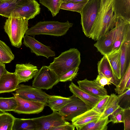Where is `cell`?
I'll return each mask as SVG.
<instances>
[{"label": "cell", "mask_w": 130, "mask_h": 130, "mask_svg": "<svg viewBox=\"0 0 130 130\" xmlns=\"http://www.w3.org/2000/svg\"><path fill=\"white\" fill-rule=\"evenodd\" d=\"M14 56L10 47L0 40V60L1 62L7 63L14 59Z\"/></svg>", "instance_id": "f1b7e54d"}, {"label": "cell", "mask_w": 130, "mask_h": 130, "mask_svg": "<svg viewBox=\"0 0 130 130\" xmlns=\"http://www.w3.org/2000/svg\"><path fill=\"white\" fill-rule=\"evenodd\" d=\"M0 63H1V61L0 60Z\"/></svg>", "instance_id": "f6af8a7d"}, {"label": "cell", "mask_w": 130, "mask_h": 130, "mask_svg": "<svg viewBox=\"0 0 130 130\" xmlns=\"http://www.w3.org/2000/svg\"><path fill=\"white\" fill-rule=\"evenodd\" d=\"M15 93L23 99L31 101L43 103L47 106L46 100L48 94L41 89L32 86L19 84Z\"/></svg>", "instance_id": "9c48e42d"}, {"label": "cell", "mask_w": 130, "mask_h": 130, "mask_svg": "<svg viewBox=\"0 0 130 130\" xmlns=\"http://www.w3.org/2000/svg\"><path fill=\"white\" fill-rule=\"evenodd\" d=\"M75 127L72 123L61 125L54 128L53 130H74Z\"/></svg>", "instance_id": "60d3db41"}, {"label": "cell", "mask_w": 130, "mask_h": 130, "mask_svg": "<svg viewBox=\"0 0 130 130\" xmlns=\"http://www.w3.org/2000/svg\"><path fill=\"white\" fill-rule=\"evenodd\" d=\"M98 73L102 74L107 78L111 79V83L116 86L119 83L115 78L110 63L105 55L103 56L97 63Z\"/></svg>", "instance_id": "603a6c76"}, {"label": "cell", "mask_w": 130, "mask_h": 130, "mask_svg": "<svg viewBox=\"0 0 130 130\" xmlns=\"http://www.w3.org/2000/svg\"><path fill=\"white\" fill-rule=\"evenodd\" d=\"M79 68V67L75 68L62 75L59 78V82L72 80L77 76Z\"/></svg>", "instance_id": "74e56055"}, {"label": "cell", "mask_w": 130, "mask_h": 130, "mask_svg": "<svg viewBox=\"0 0 130 130\" xmlns=\"http://www.w3.org/2000/svg\"><path fill=\"white\" fill-rule=\"evenodd\" d=\"M116 25L117 27V33L112 52L119 49L123 42L130 37V22L117 17Z\"/></svg>", "instance_id": "5bb4252c"}, {"label": "cell", "mask_w": 130, "mask_h": 130, "mask_svg": "<svg viewBox=\"0 0 130 130\" xmlns=\"http://www.w3.org/2000/svg\"><path fill=\"white\" fill-rule=\"evenodd\" d=\"M105 55L110 63L115 78L119 83L121 79L120 49L114 51Z\"/></svg>", "instance_id": "7402d4cb"}, {"label": "cell", "mask_w": 130, "mask_h": 130, "mask_svg": "<svg viewBox=\"0 0 130 130\" xmlns=\"http://www.w3.org/2000/svg\"><path fill=\"white\" fill-rule=\"evenodd\" d=\"M6 70L5 63H0V78Z\"/></svg>", "instance_id": "b9f144b4"}, {"label": "cell", "mask_w": 130, "mask_h": 130, "mask_svg": "<svg viewBox=\"0 0 130 130\" xmlns=\"http://www.w3.org/2000/svg\"><path fill=\"white\" fill-rule=\"evenodd\" d=\"M112 8L116 17L130 22V0H113Z\"/></svg>", "instance_id": "ffe728a7"}, {"label": "cell", "mask_w": 130, "mask_h": 130, "mask_svg": "<svg viewBox=\"0 0 130 130\" xmlns=\"http://www.w3.org/2000/svg\"><path fill=\"white\" fill-rule=\"evenodd\" d=\"M100 115L91 109L73 118L72 123L77 130H81L85 125L98 119Z\"/></svg>", "instance_id": "d6986e66"}, {"label": "cell", "mask_w": 130, "mask_h": 130, "mask_svg": "<svg viewBox=\"0 0 130 130\" xmlns=\"http://www.w3.org/2000/svg\"><path fill=\"white\" fill-rule=\"evenodd\" d=\"M88 2L78 3L62 2L60 8V9L75 11L80 13Z\"/></svg>", "instance_id": "d6a6232c"}, {"label": "cell", "mask_w": 130, "mask_h": 130, "mask_svg": "<svg viewBox=\"0 0 130 130\" xmlns=\"http://www.w3.org/2000/svg\"><path fill=\"white\" fill-rule=\"evenodd\" d=\"M36 126V130H53L59 126L70 123L59 112L53 111L49 115L32 118Z\"/></svg>", "instance_id": "ba28073f"}, {"label": "cell", "mask_w": 130, "mask_h": 130, "mask_svg": "<svg viewBox=\"0 0 130 130\" xmlns=\"http://www.w3.org/2000/svg\"><path fill=\"white\" fill-rule=\"evenodd\" d=\"M100 0H89L83 7L80 14L82 30L89 37L99 11Z\"/></svg>", "instance_id": "5b68a950"}, {"label": "cell", "mask_w": 130, "mask_h": 130, "mask_svg": "<svg viewBox=\"0 0 130 130\" xmlns=\"http://www.w3.org/2000/svg\"><path fill=\"white\" fill-rule=\"evenodd\" d=\"M130 89V78L129 79L127 82L125 87L124 92L126 90Z\"/></svg>", "instance_id": "ee69618b"}, {"label": "cell", "mask_w": 130, "mask_h": 130, "mask_svg": "<svg viewBox=\"0 0 130 130\" xmlns=\"http://www.w3.org/2000/svg\"><path fill=\"white\" fill-rule=\"evenodd\" d=\"M40 11V5L36 0H24L8 17H20L29 20L34 18Z\"/></svg>", "instance_id": "30bf717a"}, {"label": "cell", "mask_w": 130, "mask_h": 130, "mask_svg": "<svg viewBox=\"0 0 130 130\" xmlns=\"http://www.w3.org/2000/svg\"><path fill=\"white\" fill-rule=\"evenodd\" d=\"M39 2L51 12L53 17L56 16L60 10L61 0H39Z\"/></svg>", "instance_id": "1f68e13d"}, {"label": "cell", "mask_w": 130, "mask_h": 130, "mask_svg": "<svg viewBox=\"0 0 130 130\" xmlns=\"http://www.w3.org/2000/svg\"><path fill=\"white\" fill-rule=\"evenodd\" d=\"M119 49L121 79L130 65V37L123 42Z\"/></svg>", "instance_id": "44dd1931"}, {"label": "cell", "mask_w": 130, "mask_h": 130, "mask_svg": "<svg viewBox=\"0 0 130 130\" xmlns=\"http://www.w3.org/2000/svg\"><path fill=\"white\" fill-rule=\"evenodd\" d=\"M110 122L108 117L101 119H98L85 125L81 130H106L107 125Z\"/></svg>", "instance_id": "83f0119b"}, {"label": "cell", "mask_w": 130, "mask_h": 130, "mask_svg": "<svg viewBox=\"0 0 130 130\" xmlns=\"http://www.w3.org/2000/svg\"><path fill=\"white\" fill-rule=\"evenodd\" d=\"M89 0H61L62 2L78 3L88 1Z\"/></svg>", "instance_id": "7bdbcfd3"}, {"label": "cell", "mask_w": 130, "mask_h": 130, "mask_svg": "<svg viewBox=\"0 0 130 130\" xmlns=\"http://www.w3.org/2000/svg\"><path fill=\"white\" fill-rule=\"evenodd\" d=\"M81 62L80 54L77 48H71L54 58L48 66L59 78L68 71L79 67Z\"/></svg>", "instance_id": "7a4b0ae2"}, {"label": "cell", "mask_w": 130, "mask_h": 130, "mask_svg": "<svg viewBox=\"0 0 130 130\" xmlns=\"http://www.w3.org/2000/svg\"><path fill=\"white\" fill-rule=\"evenodd\" d=\"M36 124L32 119L14 118L12 130H36Z\"/></svg>", "instance_id": "484cf974"}, {"label": "cell", "mask_w": 130, "mask_h": 130, "mask_svg": "<svg viewBox=\"0 0 130 130\" xmlns=\"http://www.w3.org/2000/svg\"><path fill=\"white\" fill-rule=\"evenodd\" d=\"M73 25L68 21L65 22L56 21H40L28 28L25 34L34 37L41 34L62 36L67 33Z\"/></svg>", "instance_id": "3957f363"}, {"label": "cell", "mask_w": 130, "mask_h": 130, "mask_svg": "<svg viewBox=\"0 0 130 130\" xmlns=\"http://www.w3.org/2000/svg\"><path fill=\"white\" fill-rule=\"evenodd\" d=\"M19 84L15 73L6 70L0 78V93L15 91Z\"/></svg>", "instance_id": "e0dca14e"}, {"label": "cell", "mask_w": 130, "mask_h": 130, "mask_svg": "<svg viewBox=\"0 0 130 130\" xmlns=\"http://www.w3.org/2000/svg\"><path fill=\"white\" fill-rule=\"evenodd\" d=\"M119 107L118 103L117 95L114 93L111 94L104 110L101 114L99 119H102L108 117Z\"/></svg>", "instance_id": "4316f807"}, {"label": "cell", "mask_w": 130, "mask_h": 130, "mask_svg": "<svg viewBox=\"0 0 130 130\" xmlns=\"http://www.w3.org/2000/svg\"><path fill=\"white\" fill-rule=\"evenodd\" d=\"M124 130H130V107L124 109L123 116Z\"/></svg>", "instance_id": "ab89813d"}, {"label": "cell", "mask_w": 130, "mask_h": 130, "mask_svg": "<svg viewBox=\"0 0 130 130\" xmlns=\"http://www.w3.org/2000/svg\"><path fill=\"white\" fill-rule=\"evenodd\" d=\"M113 0H100V8L89 38L97 41L115 27L117 18L112 8Z\"/></svg>", "instance_id": "6da1fadb"}, {"label": "cell", "mask_w": 130, "mask_h": 130, "mask_svg": "<svg viewBox=\"0 0 130 130\" xmlns=\"http://www.w3.org/2000/svg\"><path fill=\"white\" fill-rule=\"evenodd\" d=\"M23 38V44L30 49L31 52L34 53L37 56H44L47 58L55 56L54 51L48 46L36 40L34 37L25 35Z\"/></svg>", "instance_id": "7c38bea8"}, {"label": "cell", "mask_w": 130, "mask_h": 130, "mask_svg": "<svg viewBox=\"0 0 130 130\" xmlns=\"http://www.w3.org/2000/svg\"><path fill=\"white\" fill-rule=\"evenodd\" d=\"M70 100V97L66 98L48 95L47 98L46 104L53 111L58 112Z\"/></svg>", "instance_id": "d4e9b609"}, {"label": "cell", "mask_w": 130, "mask_h": 130, "mask_svg": "<svg viewBox=\"0 0 130 130\" xmlns=\"http://www.w3.org/2000/svg\"><path fill=\"white\" fill-rule=\"evenodd\" d=\"M110 97L108 95L102 97L96 104L92 109L101 114L104 111Z\"/></svg>", "instance_id": "d590c367"}, {"label": "cell", "mask_w": 130, "mask_h": 130, "mask_svg": "<svg viewBox=\"0 0 130 130\" xmlns=\"http://www.w3.org/2000/svg\"><path fill=\"white\" fill-rule=\"evenodd\" d=\"M124 109L120 107L113 112L109 116L111 122L113 124L123 122Z\"/></svg>", "instance_id": "8d00e7d4"}, {"label": "cell", "mask_w": 130, "mask_h": 130, "mask_svg": "<svg viewBox=\"0 0 130 130\" xmlns=\"http://www.w3.org/2000/svg\"><path fill=\"white\" fill-rule=\"evenodd\" d=\"M1 112L0 130H12L15 117L8 112Z\"/></svg>", "instance_id": "4dcf8cb0"}, {"label": "cell", "mask_w": 130, "mask_h": 130, "mask_svg": "<svg viewBox=\"0 0 130 130\" xmlns=\"http://www.w3.org/2000/svg\"><path fill=\"white\" fill-rule=\"evenodd\" d=\"M130 78V65L127 68L123 76L121 79L119 83L116 86L115 89L116 92L120 95L124 92L126 84Z\"/></svg>", "instance_id": "e575fe53"}, {"label": "cell", "mask_w": 130, "mask_h": 130, "mask_svg": "<svg viewBox=\"0 0 130 130\" xmlns=\"http://www.w3.org/2000/svg\"><path fill=\"white\" fill-rule=\"evenodd\" d=\"M117 27H115L106 34L99 39L94 46L98 51L103 56L108 54L112 51L113 44L116 39Z\"/></svg>", "instance_id": "4fadbf2b"}, {"label": "cell", "mask_w": 130, "mask_h": 130, "mask_svg": "<svg viewBox=\"0 0 130 130\" xmlns=\"http://www.w3.org/2000/svg\"><path fill=\"white\" fill-rule=\"evenodd\" d=\"M24 0H0V15L8 18Z\"/></svg>", "instance_id": "cb8c5ba5"}, {"label": "cell", "mask_w": 130, "mask_h": 130, "mask_svg": "<svg viewBox=\"0 0 130 130\" xmlns=\"http://www.w3.org/2000/svg\"><path fill=\"white\" fill-rule=\"evenodd\" d=\"M117 99L118 104L120 107L123 109L130 107V89L117 95Z\"/></svg>", "instance_id": "836d02e7"}, {"label": "cell", "mask_w": 130, "mask_h": 130, "mask_svg": "<svg viewBox=\"0 0 130 130\" xmlns=\"http://www.w3.org/2000/svg\"><path fill=\"white\" fill-rule=\"evenodd\" d=\"M17 106L15 97L5 98L0 97V111L3 112L14 111Z\"/></svg>", "instance_id": "f546056e"}, {"label": "cell", "mask_w": 130, "mask_h": 130, "mask_svg": "<svg viewBox=\"0 0 130 130\" xmlns=\"http://www.w3.org/2000/svg\"><path fill=\"white\" fill-rule=\"evenodd\" d=\"M78 86L92 94L102 97L108 95L106 90L100 86L95 79L90 80L86 78L77 81Z\"/></svg>", "instance_id": "ac0fdd59"}, {"label": "cell", "mask_w": 130, "mask_h": 130, "mask_svg": "<svg viewBox=\"0 0 130 130\" xmlns=\"http://www.w3.org/2000/svg\"><path fill=\"white\" fill-rule=\"evenodd\" d=\"M32 86L39 89H51L59 82V77L48 66H43L34 77Z\"/></svg>", "instance_id": "8992f818"}, {"label": "cell", "mask_w": 130, "mask_h": 130, "mask_svg": "<svg viewBox=\"0 0 130 130\" xmlns=\"http://www.w3.org/2000/svg\"><path fill=\"white\" fill-rule=\"evenodd\" d=\"M28 21L20 17H9L6 20L4 29L12 46L21 47L22 39L28 28Z\"/></svg>", "instance_id": "277c9868"}, {"label": "cell", "mask_w": 130, "mask_h": 130, "mask_svg": "<svg viewBox=\"0 0 130 130\" xmlns=\"http://www.w3.org/2000/svg\"><path fill=\"white\" fill-rule=\"evenodd\" d=\"M70 97L69 101L58 111L67 121H71L74 118L91 109L74 94Z\"/></svg>", "instance_id": "52a82bcc"}, {"label": "cell", "mask_w": 130, "mask_h": 130, "mask_svg": "<svg viewBox=\"0 0 130 130\" xmlns=\"http://www.w3.org/2000/svg\"><path fill=\"white\" fill-rule=\"evenodd\" d=\"M96 82L100 86L104 87L105 86L111 85V79L107 78L101 73H98L96 78L95 79Z\"/></svg>", "instance_id": "f35d334b"}, {"label": "cell", "mask_w": 130, "mask_h": 130, "mask_svg": "<svg viewBox=\"0 0 130 130\" xmlns=\"http://www.w3.org/2000/svg\"><path fill=\"white\" fill-rule=\"evenodd\" d=\"M69 87L71 92L83 101L91 109L96 104L101 97L89 93L72 82Z\"/></svg>", "instance_id": "2e32d148"}, {"label": "cell", "mask_w": 130, "mask_h": 130, "mask_svg": "<svg viewBox=\"0 0 130 130\" xmlns=\"http://www.w3.org/2000/svg\"><path fill=\"white\" fill-rule=\"evenodd\" d=\"M16 98L17 106L13 112L18 113L38 114L42 112L45 106L42 103L27 100L19 97L12 93Z\"/></svg>", "instance_id": "8fae6325"}, {"label": "cell", "mask_w": 130, "mask_h": 130, "mask_svg": "<svg viewBox=\"0 0 130 130\" xmlns=\"http://www.w3.org/2000/svg\"><path fill=\"white\" fill-rule=\"evenodd\" d=\"M39 70L37 67L29 63L17 64L14 72L19 83L28 82L34 77Z\"/></svg>", "instance_id": "9a60e30c"}]
</instances>
